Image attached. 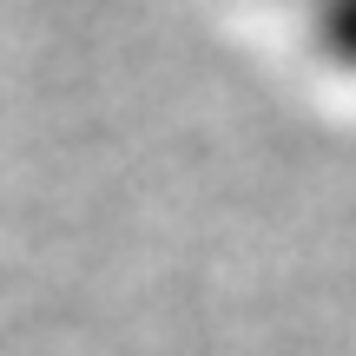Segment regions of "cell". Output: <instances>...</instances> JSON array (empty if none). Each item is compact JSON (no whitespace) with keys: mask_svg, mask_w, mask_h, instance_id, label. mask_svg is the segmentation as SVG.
I'll use <instances>...</instances> for the list:
<instances>
[{"mask_svg":"<svg viewBox=\"0 0 356 356\" xmlns=\"http://www.w3.org/2000/svg\"><path fill=\"white\" fill-rule=\"evenodd\" d=\"M310 7V40L337 73L356 79V0H304Z\"/></svg>","mask_w":356,"mask_h":356,"instance_id":"1","label":"cell"}]
</instances>
